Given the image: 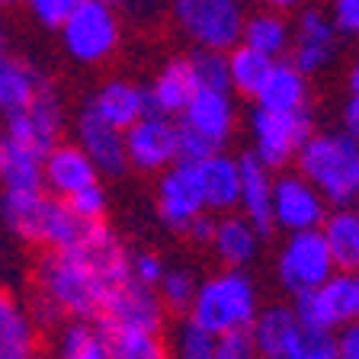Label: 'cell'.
Masks as SVG:
<instances>
[{
  "mask_svg": "<svg viewBox=\"0 0 359 359\" xmlns=\"http://www.w3.org/2000/svg\"><path fill=\"white\" fill-rule=\"evenodd\" d=\"M61 45L77 65H103L116 55L122 42L119 10L106 0H74L65 29L58 32Z\"/></svg>",
  "mask_w": 359,
  "mask_h": 359,
  "instance_id": "obj_6",
  "label": "cell"
},
{
  "mask_svg": "<svg viewBox=\"0 0 359 359\" xmlns=\"http://www.w3.org/2000/svg\"><path fill=\"white\" fill-rule=\"evenodd\" d=\"M295 173L330 209H353L359 199V142L344 132H314L295 157Z\"/></svg>",
  "mask_w": 359,
  "mask_h": 359,
  "instance_id": "obj_3",
  "label": "cell"
},
{
  "mask_svg": "<svg viewBox=\"0 0 359 359\" xmlns=\"http://www.w3.org/2000/svg\"><path fill=\"white\" fill-rule=\"evenodd\" d=\"M346 83H350V93H359V48L353 55L350 67H346Z\"/></svg>",
  "mask_w": 359,
  "mask_h": 359,
  "instance_id": "obj_46",
  "label": "cell"
},
{
  "mask_svg": "<svg viewBox=\"0 0 359 359\" xmlns=\"http://www.w3.org/2000/svg\"><path fill=\"white\" fill-rule=\"evenodd\" d=\"M340 132L359 142V93H350L340 106Z\"/></svg>",
  "mask_w": 359,
  "mask_h": 359,
  "instance_id": "obj_43",
  "label": "cell"
},
{
  "mask_svg": "<svg viewBox=\"0 0 359 359\" xmlns=\"http://www.w3.org/2000/svg\"><path fill=\"white\" fill-rule=\"evenodd\" d=\"M167 273V263L154 254V250H138L132 254V283L148 285V289H157L161 279Z\"/></svg>",
  "mask_w": 359,
  "mask_h": 359,
  "instance_id": "obj_39",
  "label": "cell"
},
{
  "mask_svg": "<svg viewBox=\"0 0 359 359\" xmlns=\"http://www.w3.org/2000/svg\"><path fill=\"white\" fill-rule=\"evenodd\" d=\"M263 238L257 234V228L247 222L241 212L222 215L215 224V238H212V254L222 263V269H247L250 263L260 257Z\"/></svg>",
  "mask_w": 359,
  "mask_h": 359,
  "instance_id": "obj_24",
  "label": "cell"
},
{
  "mask_svg": "<svg viewBox=\"0 0 359 359\" xmlns=\"http://www.w3.org/2000/svg\"><path fill=\"white\" fill-rule=\"evenodd\" d=\"M42 189V154L0 135V193Z\"/></svg>",
  "mask_w": 359,
  "mask_h": 359,
  "instance_id": "obj_30",
  "label": "cell"
},
{
  "mask_svg": "<svg viewBox=\"0 0 359 359\" xmlns=\"http://www.w3.org/2000/svg\"><path fill=\"white\" fill-rule=\"evenodd\" d=\"M173 359H215L218 340L199 330L193 321H183L177 327V340H173Z\"/></svg>",
  "mask_w": 359,
  "mask_h": 359,
  "instance_id": "obj_36",
  "label": "cell"
},
{
  "mask_svg": "<svg viewBox=\"0 0 359 359\" xmlns=\"http://www.w3.org/2000/svg\"><path fill=\"white\" fill-rule=\"evenodd\" d=\"M254 106L269 112H283V116H299L308 112V77L289 58L273 61L266 83L260 87Z\"/></svg>",
  "mask_w": 359,
  "mask_h": 359,
  "instance_id": "obj_25",
  "label": "cell"
},
{
  "mask_svg": "<svg viewBox=\"0 0 359 359\" xmlns=\"http://www.w3.org/2000/svg\"><path fill=\"white\" fill-rule=\"evenodd\" d=\"M144 93H148V112L177 122L189 106V100L199 93L189 55H177V58L164 61L157 67V74L151 77V83L144 87Z\"/></svg>",
  "mask_w": 359,
  "mask_h": 359,
  "instance_id": "obj_20",
  "label": "cell"
},
{
  "mask_svg": "<svg viewBox=\"0 0 359 359\" xmlns=\"http://www.w3.org/2000/svg\"><path fill=\"white\" fill-rule=\"evenodd\" d=\"M241 202L238 212L257 228L260 238L273 231V173L254 154H241Z\"/></svg>",
  "mask_w": 359,
  "mask_h": 359,
  "instance_id": "obj_23",
  "label": "cell"
},
{
  "mask_svg": "<svg viewBox=\"0 0 359 359\" xmlns=\"http://www.w3.org/2000/svg\"><path fill=\"white\" fill-rule=\"evenodd\" d=\"M327 212L330 205L321 199V193L295 170L273 180V228L285 234L321 231Z\"/></svg>",
  "mask_w": 359,
  "mask_h": 359,
  "instance_id": "obj_11",
  "label": "cell"
},
{
  "mask_svg": "<svg viewBox=\"0 0 359 359\" xmlns=\"http://www.w3.org/2000/svg\"><path fill=\"white\" fill-rule=\"evenodd\" d=\"M45 81H48V74H42L26 58L10 52L0 55V119L26 109Z\"/></svg>",
  "mask_w": 359,
  "mask_h": 359,
  "instance_id": "obj_28",
  "label": "cell"
},
{
  "mask_svg": "<svg viewBox=\"0 0 359 359\" xmlns=\"http://www.w3.org/2000/svg\"><path fill=\"white\" fill-rule=\"evenodd\" d=\"M353 276H356V289H359V273H353Z\"/></svg>",
  "mask_w": 359,
  "mask_h": 359,
  "instance_id": "obj_48",
  "label": "cell"
},
{
  "mask_svg": "<svg viewBox=\"0 0 359 359\" xmlns=\"http://www.w3.org/2000/svg\"><path fill=\"white\" fill-rule=\"evenodd\" d=\"M132 279V254L106 222L87 224L65 250L39 254L32 269L29 318L36 327L55 321H100L103 305L122 283Z\"/></svg>",
  "mask_w": 359,
  "mask_h": 359,
  "instance_id": "obj_1",
  "label": "cell"
},
{
  "mask_svg": "<svg viewBox=\"0 0 359 359\" xmlns=\"http://www.w3.org/2000/svg\"><path fill=\"white\" fill-rule=\"evenodd\" d=\"M215 224H218V218L212 215V212H202V215L187 228V238L193 241V244L209 247V244H212V238H215Z\"/></svg>",
  "mask_w": 359,
  "mask_h": 359,
  "instance_id": "obj_44",
  "label": "cell"
},
{
  "mask_svg": "<svg viewBox=\"0 0 359 359\" xmlns=\"http://www.w3.org/2000/svg\"><path fill=\"white\" fill-rule=\"evenodd\" d=\"M330 20L340 36L359 39V0H337L330 7Z\"/></svg>",
  "mask_w": 359,
  "mask_h": 359,
  "instance_id": "obj_40",
  "label": "cell"
},
{
  "mask_svg": "<svg viewBox=\"0 0 359 359\" xmlns=\"http://www.w3.org/2000/svg\"><path fill=\"white\" fill-rule=\"evenodd\" d=\"M97 183H100L97 167L90 164V157L67 138L42 157V189L48 196H55V199L67 202L71 196L97 187Z\"/></svg>",
  "mask_w": 359,
  "mask_h": 359,
  "instance_id": "obj_19",
  "label": "cell"
},
{
  "mask_svg": "<svg viewBox=\"0 0 359 359\" xmlns=\"http://www.w3.org/2000/svg\"><path fill=\"white\" fill-rule=\"evenodd\" d=\"M353 209H356V215H359V199H356V205H353Z\"/></svg>",
  "mask_w": 359,
  "mask_h": 359,
  "instance_id": "obj_49",
  "label": "cell"
},
{
  "mask_svg": "<svg viewBox=\"0 0 359 359\" xmlns=\"http://www.w3.org/2000/svg\"><path fill=\"white\" fill-rule=\"evenodd\" d=\"M269 71H273V61L266 55L247 48V45H238L234 52H228V77H231V93L247 100H257L260 87L266 83Z\"/></svg>",
  "mask_w": 359,
  "mask_h": 359,
  "instance_id": "obj_31",
  "label": "cell"
},
{
  "mask_svg": "<svg viewBox=\"0 0 359 359\" xmlns=\"http://www.w3.org/2000/svg\"><path fill=\"white\" fill-rule=\"evenodd\" d=\"M292 311L308 337H334L340 327L359 318V289L356 276L334 273L321 289L292 299Z\"/></svg>",
  "mask_w": 359,
  "mask_h": 359,
  "instance_id": "obj_9",
  "label": "cell"
},
{
  "mask_svg": "<svg viewBox=\"0 0 359 359\" xmlns=\"http://www.w3.org/2000/svg\"><path fill=\"white\" fill-rule=\"evenodd\" d=\"M337 359H359V318L334 334Z\"/></svg>",
  "mask_w": 359,
  "mask_h": 359,
  "instance_id": "obj_42",
  "label": "cell"
},
{
  "mask_svg": "<svg viewBox=\"0 0 359 359\" xmlns=\"http://www.w3.org/2000/svg\"><path fill=\"white\" fill-rule=\"evenodd\" d=\"M196 170H199L205 212H212L215 218L238 212V202H241V161L238 157L228 154V151H218V154H212Z\"/></svg>",
  "mask_w": 359,
  "mask_h": 359,
  "instance_id": "obj_22",
  "label": "cell"
},
{
  "mask_svg": "<svg viewBox=\"0 0 359 359\" xmlns=\"http://www.w3.org/2000/svg\"><path fill=\"white\" fill-rule=\"evenodd\" d=\"M67 122H71L67 103H65V97H61V90L55 87V81L48 77L26 109H20L4 119L0 135L16 144H22V148H32L36 154L45 157L55 144L65 142Z\"/></svg>",
  "mask_w": 359,
  "mask_h": 359,
  "instance_id": "obj_7",
  "label": "cell"
},
{
  "mask_svg": "<svg viewBox=\"0 0 359 359\" xmlns=\"http://www.w3.org/2000/svg\"><path fill=\"white\" fill-rule=\"evenodd\" d=\"M234 122H238L234 93H228V90H199L183 109V116L177 119V126L189 128L209 144H215L218 151H224V144L231 142L234 135Z\"/></svg>",
  "mask_w": 359,
  "mask_h": 359,
  "instance_id": "obj_18",
  "label": "cell"
},
{
  "mask_svg": "<svg viewBox=\"0 0 359 359\" xmlns=\"http://www.w3.org/2000/svg\"><path fill=\"white\" fill-rule=\"evenodd\" d=\"M340 32H337L330 10L324 7H299L295 20H292V48L289 61L299 67L305 77L318 74L334 61L337 48H340Z\"/></svg>",
  "mask_w": 359,
  "mask_h": 359,
  "instance_id": "obj_12",
  "label": "cell"
},
{
  "mask_svg": "<svg viewBox=\"0 0 359 359\" xmlns=\"http://www.w3.org/2000/svg\"><path fill=\"white\" fill-rule=\"evenodd\" d=\"M170 16L196 52L228 55L241 45L247 7L238 0H177Z\"/></svg>",
  "mask_w": 359,
  "mask_h": 359,
  "instance_id": "obj_5",
  "label": "cell"
},
{
  "mask_svg": "<svg viewBox=\"0 0 359 359\" xmlns=\"http://www.w3.org/2000/svg\"><path fill=\"white\" fill-rule=\"evenodd\" d=\"M128 167L138 173H161L177 164V122L148 112L126 132Z\"/></svg>",
  "mask_w": 359,
  "mask_h": 359,
  "instance_id": "obj_15",
  "label": "cell"
},
{
  "mask_svg": "<svg viewBox=\"0 0 359 359\" xmlns=\"http://www.w3.org/2000/svg\"><path fill=\"white\" fill-rule=\"evenodd\" d=\"M26 10H29V16L42 26V29L61 32L67 16H71V10H74V0H32Z\"/></svg>",
  "mask_w": 359,
  "mask_h": 359,
  "instance_id": "obj_38",
  "label": "cell"
},
{
  "mask_svg": "<svg viewBox=\"0 0 359 359\" xmlns=\"http://www.w3.org/2000/svg\"><path fill=\"white\" fill-rule=\"evenodd\" d=\"M199 292V276L189 266H167L164 279L157 285V299L167 314H189L193 299Z\"/></svg>",
  "mask_w": 359,
  "mask_h": 359,
  "instance_id": "obj_34",
  "label": "cell"
},
{
  "mask_svg": "<svg viewBox=\"0 0 359 359\" xmlns=\"http://www.w3.org/2000/svg\"><path fill=\"white\" fill-rule=\"evenodd\" d=\"M100 327L103 330H148V334H161L167 324V311L157 299V289L138 283H122L112 292L100 314Z\"/></svg>",
  "mask_w": 359,
  "mask_h": 359,
  "instance_id": "obj_14",
  "label": "cell"
},
{
  "mask_svg": "<svg viewBox=\"0 0 359 359\" xmlns=\"http://www.w3.org/2000/svg\"><path fill=\"white\" fill-rule=\"evenodd\" d=\"M0 359H39L36 321L7 289H0Z\"/></svg>",
  "mask_w": 359,
  "mask_h": 359,
  "instance_id": "obj_26",
  "label": "cell"
},
{
  "mask_svg": "<svg viewBox=\"0 0 359 359\" xmlns=\"http://www.w3.org/2000/svg\"><path fill=\"white\" fill-rule=\"evenodd\" d=\"M334 273L337 266L330 260L321 231L285 234L283 247L276 250V283L285 295H292V299L308 295V292L321 289Z\"/></svg>",
  "mask_w": 359,
  "mask_h": 359,
  "instance_id": "obj_10",
  "label": "cell"
},
{
  "mask_svg": "<svg viewBox=\"0 0 359 359\" xmlns=\"http://www.w3.org/2000/svg\"><path fill=\"white\" fill-rule=\"evenodd\" d=\"M154 209L167 231L187 234L189 224L205 212L199 170L189 164H173L170 170L161 173L157 177V189H154Z\"/></svg>",
  "mask_w": 359,
  "mask_h": 359,
  "instance_id": "obj_13",
  "label": "cell"
},
{
  "mask_svg": "<svg viewBox=\"0 0 359 359\" xmlns=\"http://www.w3.org/2000/svg\"><path fill=\"white\" fill-rule=\"evenodd\" d=\"M189 65L199 90H228L231 93V77H228V55L218 52H189Z\"/></svg>",
  "mask_w": 359,
  "mask_h": 359,
  "instance_id": "obj_35",
  "label": "cell"
},
{
  "mask_svg": "<svg viewBox=\"0 0 359 359\" xmlns=\"http://www.w3.org/2000/svg\"><path fill=\"white\" fill-rule=\"evenodd\" d=\"M65 205L74 212L77 222L100 224V222H106V212H109V196H106L103 183H97V187H90V189H83V193L71 196Z\"/></svg>",
  "mask_w": 359,
  "mask_h": 359,
  "instance_id": "obj_37",
  "label": "cell"
},
{
  "mask_svg": "<svg viewBox=\"0 0 359 359\" xmlns=\"http://www.w3.org/2000/svg\"><path fill=\"white\" fill-rule=\"evenodd\" d=\"M260 308V289L247 269H215L199 279L187 321L222 340L231 334H250Z\"/></svg>",
  "mask_w": 359,
  "mask_h": 359,
  "instance_id": "obj_2",
  "label": "cell"
},
{
  "mask_svg": "<svg viewBox=\"0 0 359 359\" xmlns=\"http://www.w3.org/2000/svg\"><path fill=\"white\" fill-rule=\"evenodd\" d=\"M0 55H7V26L0 20Z\"/></svg>",
  "mask_w": 359,
  "mask_h": 359,
  "instance_id": "obj_47",
  "label": "cell"
},
{
  "mask_svg": "<svg viewBox=\"0 0 359 359\" xmlns=\"http://www.w3.org/2000/svg\"><path fill=\"white\" fill-rule=\"evenodd\" d=\"M103 334L109 340V359H173L164 334H148V330H103Z\"/></svg>",
  "mask_w": 359,
  "mask_h": 359,
  "instance_id": "obj_33",
  "label": "cell"
},
{
  "mask_svg": "<svg viewBox=\"0 0 359 359\" xmlns=\"http://www.w3.org/2000/svg\"><path fill=\"white\" fill-rule=\"evenodd\" d=\"M305 359H337L334 337H308Z\"/></svg>",
  "mask_w": 359,
  "mask_h": 359,
  "instance_id": "obj_45",
  "label": "cell"
},
{
  "mask_svg": "<svg viewBox=\"0 0 359 359\" xmlns=\"http://www.w3.org/2000/svg\"><path fill=\"white\" fill-rule=\"evenodd\" d=\"M250 344L257 359H305L308 334L302 330L292 305H263L250 327Z\"/></svg>",
  "mask_w": 359,
  "mask_h": 359,
  "instance_id": "obj_16",
  "label": "cell"
},
{
  "mask_svg": "<svg viewBox=\"0 0 359 359\" xmlns=\"http://www.w3.org/2000/svg\"><path fill=\"white\" fill-rule=\"evenodd\" d=\"M0 222L7 224V231L20 238L22 244L42 247V254L71 247L87 228L83 222H77L74 212L67 209L65 202L48 196L45 189L0 193Z\"/></svg>",
  "mask_w": 359,
  "mask_h": 359,
  "instance_id": "obj_4",
  "label": "cell"
},
{
  "mask_svg": "<svg viewBox=\"0 0 359 359\" xmlns=\"http://www.w3.org/2000/svg\"><path fill=\"white\" fill-rule=\"evenodd\" d=\"M87 109L97 119H103L106 126L119 128L126 135L135 122H142L148 116V93H144L142 83H132L126 77H112V81L100 83L93 90Z\"/></svg>",
  "mask_w": 359,
  "mask_h": 359,
  "instance_id": "obj_21",
  "label": "cell"
},
{
  "mask_svg": "<svg viewBox=\"0 0 359 359\" xmlns=\"http://www.w3.org/2000/svg\"><path fill=\"white\" fill-rule=\"evenodd\" d=\"M71 128H74V138H71V142L90 157V164L97 167L100 177L116 180L128 170L126 135H122L119 128H112V126H106L103 119H97L87 106L71 119Z\"/></svg>",
  "mask_w": 359,
  "mask_h": 359,
  "instance_id": "obj_17",
  "label": "cell"
},
{
  "mask_svg": "<svg viewBox=\"0 0 359 359\" xmlns=\"http://www.w3.org/2000/svg\"><path fill=\"white\" fill-rule=\"evenodd\" d=\"M61 359H109V340L93 321H65L58 334Z\"/></svg>",
  "mask_w": 359,
  "mask_h": 359,
  "instance_id": "obj_32",
  "label": "cell"
},
{
  "mask_svg": "<svg viewBox=\"0 0 359 359\" xmlns=\"http://www.w3.org/2000/svg\"><path fill=\"white\" fill-rule=\"evenodd\" d=\"M247 128H250V154L266 167L269 173L285 170L295 164L302 144L314 135L311 112H299V116H283V112H269L254 106L247 116Z\"/></svg>",
  "mask_w": 359,
  "mask_h": 359,
  "instance_id": "obj_8",
  "label": "cell"
},
{
  "mask_svg": "<svg viewBox=\"0 0 359 359\" xmlns=\"http://www.w3.org/2000/svg\"><path fill=\"white\" fill-rule=\"evenodd\" d=\"M321 238L330 250L337 273H359V215L356 209H330L321 224Z\"/></svg>",
  "mask_w": 359,
  "mask_h": 359,
  "instance_id": "obj_29",
  "label": "cell"
},
{
  "mask_svg": "<svg viewBox=\"0 0 359 359\" xmlns=\"http://www.w3.org/2000/svg\"><path fill=\"white\" fill-rule=\"evenodd\" d=\"M241 45H247V48H254V52L266 55L269 61L289 58V48H292V16L276 13L273 7H260V10H254V13H247Z\"/></svg>",
  "mask_w": 359,
  "mask_h": 359,
  "instance_id": "obj_27",
  "label": "cell"
},
{
  "mask_svg": "<svg viewBox=\"0 0 359 359\" xmlns=\"http://www.w3.org/2000/svg\"><path fill=\"white\" fill-rule=\"evenodd\" d=\"M215 359H257L254 344H250V334H231L218 340V353Z\"/></svg>",
  "mask_w": 359,
  "mask_h": 359,
  "instance_id": "obj_41",
  "label": "cell"
}]
</instances>
